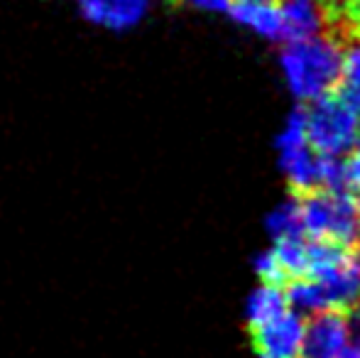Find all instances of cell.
<instances>
[{"instance_id":"6da1fadb","label":"cell","mask_w":360,"mask_h":358,"mask_svg":"<svg viewBox=\"0 0 360 358\" xmlns=\"http://www.w3.org/2000/svg\"><path fill=\"white\" fill-rule=\"evenodd\" d=\"M346 47L336 34H316L307 39H292L280 52L282 72L287 77L294 98L311 101L338 89L343 74Z\"/></svg>"},{"instance_id":"7a4b0ae2","label":"cell","mask_w":360,"mask_h":358,"mask_svg":"<svg viewBox=\"0 0 360 358\" xmlns=\"http://www.w3.org/2000/svg\"><path fill=\"white\" fill-rule=\"evenodd\" d=\"M297 199L304 234L351 250L360 248V216L356 201L346 191L319 186Z\"/></svg>"},{"instance_id":"3957f363","label":"cell","mask_w":360,"mask_h":358,"mask_svg":"<svg viewBox=\"0 0 360 358\" xmlns=\"http://www.w3.org/2000/svg\"><path fill=\"white\" fill-rule=\"evenodd\" d=\"M307 113V143L321 158H341L358 143V113L341 96H321L311 101Z\"/></svg>"},{"instance_id":"277c9868","label":"cell","mask_w":360,"mask_h":358,"mask_svg":"<svg viewBox=\"0 0 360 358\" xmlns=\"http://www.w3.org/2000/svg\"><path fill=\"white\" fill-rule=\"evenodd\" d=\"M351 341V317L341 309L314 312L304 321V339L299 358H338Z\"/></svg>"},{"instance_id":"5b68a950","label":"cell","mask_w":360,"mask_h":358,"mask_svg":"<svg viewBox=\"0 0 360 358\" xmlns=\"http://www.w3.org/2000/svg\"><path fill=\"white\" fill-rule=\"evenodd\" d=\"M252 346L262 358H299L304 339V319L294 312H282L280 317L250 329Z\"/></svg>"},{"instance_id":"8992f818","label":"cell","mask_w":360,"mask_h":358,"mask_svg":"<svg viewBox=\"0 0 360 358\" xmlns=\"http://www.w3.org/2000/svg\"><path fill=\"white\" fill-rule=\"evenodd\" d=\"M81 18L110 32H128L147 18L152 0H74Z\"/></svg>"},{"instance_id":"52a82bcc","label":"cell","mask_w":360,"mask_h":358,"mask_svg":"<svg viewBox=\"0 0 360 358\" xmlns=\"http://www.w3.org/2000/svg\"><path fill=\"white\" fill-rule=\"evenodd\" d=\"M280 162L294 196H302L321 186V155L314 153L309 145L280 153Z\"/></svg>"},{"instance_id":"ba28073f","label":"cell","mask_w":360,"mask_h":358,"mask_svg":"<svg viewBox=\"0 0 360 358\" xmlns=\"http://www.w3.org/2000/svg\"><path fill=\"white\" fill-rule=\"evenodd\" d=\"M236 23L250 27L265 39H285V27H282V15L272 3H231L228 8Z\"/></svg>"},{"instance_id":"9c48e42d","label":"cell","mask_w":360,"mask_h":358,"mask_svg":"<svg viewBox=\"0 0 360 358\" xmlns=\"http://www.w3.org/2000/svg\"><path fill=\"white\" fill-rule=\"evenodd\" d=\"M287 309H289V302L285 297V290L277 285H262L260 290L252 292L250 302H248V312H245L248 331L275 319V317H280Z\"/></svg>"},{"instance_id":"30bf717a","label":"cell","mask_w":360,"mask_h":358,"mask_svg":"<svg viewBox=\"0 0 360 358\" xmlns=\"http://www.w3.org/2000/svg\"><path fill=\"white\" fill-rule=\"evenodd\" d=\"M277 265H280L282 275H285V285L289 280H299V277H309V243L302 236H287V238H277V245L272 250Z\"/></svg>"},{"instance_id":"8fae6325","label":"cell","mask_w":360,"mask_h":358,"mask_svg":"<svg viewBox=\"0 0 360 358\" xmlns=\"http://www.w3.org/2000/svg\"><path fill=\"white\" fill-rule=\"evenodd\" d=\"M338 96L360 113V42H353L346 47L343 57V74L338 82Z\"/></svg>"},{"instance_id":"7c38bea8","label":"cell","mask_w":360,"mask_h":358,"mask_svg":"<svg viewBox=\"0 0 360 358\" xmlns=\"http://www.w3.org/2000/svg\"><path fill=\"white\" fill-rule=\"evenodd\" d=\"M267 231L275 238H287V236H304L302 231V214H299V199L292 194L285 204H280L265 221Z\"/></svg>"},{"instance_id":"4fadbf2b","label":"cell","mask_w":360,"mask_h":358,"mask_svg":"<svg viewBox=\"0 0 360 358\" xmlns=\"http://www.w3.org/2000/svg\"><path fill=\"white\" fill-rule=\"evenodd\" d=\"M302 145H309L307 143V113H304V108H294L285 123V130H282L280 138H277V148H280V153H285V150L302 148Z\"/></svg>"},{"instance_id":"5bb4252c","label":"cell","mask_w":360,"mask_h":358,"mask_svg":"<svg viewBox=\"0 0 360 358\" xmlns=\"http://www.w3.org/2000/svg\"><path fill=\"white\" fill-rule=\"evenodd\" d=\"M255 270L257 275L265 280V285H277V287H285V275H282L280 265H277L275 255L270 253H260L255 258Z\"/></svg>"},{"instance_id":"9a60e30c","label":"cell","mask_w":360,"mask_h":358,"mask_svg":"<svg viewBox=\"0 0 360 358\" xmlns=\"http://www.w3.org/2000/svg\"><path fill=\"white\" fill-rule=\"evenodd\" d=\"M169 3L204 10V13H228V8H231V0H169Z\"/></svg>"},{"instance_id":"2e32d148","label":"cell","mask_w":360,"mask_h":358,"mask_svg":"<svg viewBox=\"0 0 360 358\" xmlns=\"http://www.w3.org/2000/svg\"><path fill=\"white\" fill-rule=\"evenodd\" d=\"M343 162V181H346V189L353 186L358 189L360 186V150L348 155V160H341Z\"/></svg>"},{"instance_id":"e0dca14e","label":"cell","mask_w":360,"mask_h":358,"mask_svg":"<svg viewBox=\"0 0 360 358\" xmlns=\"http://www.w3.org/2000/svg\"><path fill=\"white\" fill-rule=\"evenodd\" d=\"M338 358H360V344H348Z\"/></svg>"},{"instance_id":"ac0fdd59","label":"cell","mask_w":360,"mask_h":358,"mask_svg":"<svg viewBox=\"0 0 360 358\" xmlns=\"http://www.w3.org/2000/svg\"><path fill=\"white\" fill-rule=\"evenodd\" d=\"M233 3H272V0H233Z\"/></svg>"},{"instance_id":"d6986e66","label":"cell","mask_w":360,"mask_h":358,"mask_svg":"<svg viewBox=\"0 0 360 358\" xmlns=\"http://www.w3.org/2000/svg\"><path fill=\"white\" fill-rule=\"evenodd\" d=\"M356 209H358V216H360V186H358V199H356Z\"/></svg>"},{"instance_id":"ffe728a7","label":"cell","mask_w":360,"mask_h":358,"mask_svg":"<svg viewBox=\"0 0 360 358\" xmlns=\"http://www.w3.org/2000/svg\"><path fill=\"white\" fill-rule=\"evenodd\" d=\"M358 324H360V307H358Z\"/></svg>"}]
</instances>
